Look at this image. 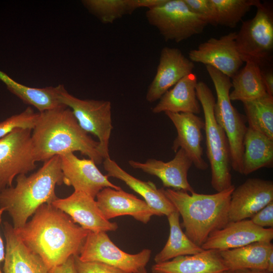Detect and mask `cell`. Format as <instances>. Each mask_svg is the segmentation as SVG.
<instances>
[{"label": "cell", "mask_w": 273, "mask_h": 273, "mask_svg": "<svg viewBox=\"0 0 273 273\" xmlns=\"http://www.w3.org/2000/svg\"><path fill=\"white\" fill-rule=\"evenodd\" d=\"M15 230L26 246L42 259L50 271L70 256L78 255L90 232L77 225L52 204L41 205L30 220Z\"/></svg>", "instance_id": "1"}, {"label": "cell", "mask_w": 273, "mask_h": 273, "mask_svg": "<svg viewBox=\"0 0 273 273\" xmlns=\"http://www.w3.org/2000/svg\"><path fill=\"white\" fill-rule=\"evenodd\" d=\"M38 113L31 133L36 162L79 151L96 165L103 163L104 158L99 142L82 129L69 108L64 106Z\"/></svg>", "instance_id": "2"}, {"label": "cell", "mask_w": 273, "mask_h": 273, "mask_svg": "<svg viewBox=\"0 0 273 273\" xmlns=\"http://www.w3.org/2000/svg\"><path fill=\"white\" fill-rule=\"evenodd\" d=\"M43 162L34 173L18 175L14 187L0 193V208L8 213L16 230L23 226L41 205L51 204L58 198L56 186L63 184L60 156Z\"/></svg>", "instance_id": "3"}, {"label": "cell", "mask_w": 273, "mask_h": 273, "mask_svg": "<svg viewBox=\"0 0 273 273\" xmlns=\"http://www.w3.org/2000/svg\"><path fill=\"white\" fill-rule=\"evenodd\" d=\"M233 185L213 194H199L171 189H163L167 198L183 218L185 233L195 244L201 247L213 232L229 222V210Z\"/></svg>", "instance_id": "4"}, {"label": "cell", "mask_w": 273, "mask_h": 273, "mask_svg": "<svg viewBox=\"0 0 273 273\" xmlns=\"http://www.w3.org/2000/svg\"><path fill=\"white\" fill-rule=\"evenodd\" d=\"M196 95L204 113L206 153L211 171V184L217 192H221L233 185L228 141L215 118V100L211 90L205 82L199 81L196 86Z\"/></svg>", "instance_id": "5"}, {"label": "cell", "mask_w": 273, "mask_h": 273, "mask_svg": "<svg viewBox=\"0 0 273 273\" xmlns=\"http://www.w3.org/2000/svg\"><path fill=\"white\" fill-rule=\"evenodd\" d=\"M206 69L215 89L217 100L214 113L217 123L224 131L229 145L231 167L242 173L244 139L247 128L244 117L232 105L230 93L231 78L215 68L206 65Z\"/></svg>", "instance_id": "6"}, {"label": "cell", "mask_w": 273, "mask_h": 273, "mask_svg": "<svg viewBox=\"0 0 273 273\" xmlns=\"http://www.w3.org/2000/svg\"><path fill=\"white\" fill-rule=\"evenodd\" d=\"M256 7L254 17L242 22L236 44L244 62H252L261 68L272 58L273 10L267 3L261 2Z\"/></svg>", "instance_id": "7"}, {"label": "cell", "mask_w": 273, "mask_h": 273, "mask_svg": "<svg viewBox=\"0 0 273 273\" xmlns=\"http://www.w3.org/2000/svg\"><path fill=\"white\" fill-rule=\"evenodd\" d=\"M146 16L148 23L158 30L165 40L177 43L201 33L208 25L184 0H165L148 9Z\"/></svg>", "instance_id": "8"}, {"label": "cell", "mask_w": 273, "mask_h": 273, "mask_svg": "<svg viewBox=\"0 0 273 273\" xmlns=\"http://www.w3.org/2000/svg\"><path fill=\"white\" fill-rule=\"evenodd\" d=\"M60 100L72 110L82 129L98 138L104 159L110 157L109 145L113 129L111 102L80 99L70 95L65 88L60 95Z\"/></svg>", "instance_id": "9"}, {"label": "cell", "mask_w": 273, "mask_h": 273, "mask_svg": "<svg viewBox=\"0 0 273 273\" xmlns=\"http://www.w3.org/2000/svg\"><path fill=\"white\" fill-rule=\"evenodd\" d=\"M32 129L18 128L0 139V193L12 186L15 177L36 167Z\"/></svg>", "instance_id": "10"}, {"label": "cell", "mask_w": 273, "mask_h": 273, "mask_svg": "<svg viewBox=\"0 0 273 273\" xmlns=\"http://www.w3.org/2000/svg\"><path fill=\"white\" fill-rule=\"evenodd\" d=\"M151 250L145 249L136 254L127 253L111 240L106 232H89L78 256L83 261H98L127 273H135L148 263Z\"/></svg>", "instance_id": "11"}, {"label": "cell", "mask_w": 273, "mask_h": 273, "mask_svg": "<svg viewBox=\"0 0 273 273\" xmlns=\"http://www.w3.org/2000/svg\"><path fill=\"white\" fill-rule=\"evenodd\" d=\"M236 34L233 32L218 38H209L190 51L189 59L213 67L231 79L244 63L237 49Z\"/></svg>", "instance_id": "12"}, {"label": "cell", "mask_w": 273, "mask_h": 273, "mask_svg": "<svg viewBox=\"0 0 273 273\" xmlns=\"http://www.w3.org/2000/svg\"><path fill=\"white\" fill-rule=\"evenodd\" d=\"M60 157L63 184L72 186L74 191L84 192L95 199L104 188L121 189L110 182L108 176L101 172L92 160L78 158L74 153Z\"/></svg>", "instance_id": "13"}, {"label": "cell", "mask_w": 273, "mask_h": 273, "mask_svg": "<svg viewBox=\"0 0 273 273\" xmlns=\"http://www.w3.org/2000/svg\"><path fill=\"white\" fill-rule=\"evenodd\" d=\"M273 228H263L251 219L230 221L211 233L202 245L204 250L222 251L237 248L256 242H271Z\"/></svg>", "instance_id": "14"}, {"label": "cell", "mask_w": 273, "mask_h": 273, "mask_svg": "<svg viewBox=\"0 0 273 273\" xmlns=\"http://www.w3.org/2000/svg\"><path fill=\"white\" fill-rule=\"evenodd\" d=\"M272 201V181L248 178L232 192L229 210V222L251 218Z\"/></svg>", "instance_id": "15"}, {"label": "cell", "mask_w": 273, "mask_h": 273, "mask_svg": "<svg viewBox=\"0 0 273 273\" xmlns=\"http://www.w3.org/2000/svg\"><path fill=\"white\" fill-rule=\"evenodd\" d=\"M52 204L61 210L81 227L92 232L115 231L116 222L103 215L95 199L81 191H74L65 198H58Z\"/></svg>", "instance_id": "16"}, {"label": "cell", "mask_w": 273, "mask_h": 273, "mask_svg": "<svg viewBox=\"0 0 273 273\" xmlns=\"http://www.w3.org/2000/svg\"><path fill=\"white\" fill-rule=\"evenodd\" d=\"M194 63L177 48L164 47L160 53L156 74L146 95V100L154 102L178 81L192 73Z\"/></svg>", "instance_id": "17"}, {"label": "cell", "mask_w": 273, "mask_h": 273, "mask_svg": "<svg viewBox=\"0 0 273 273\" xmlns=\"http://www.w3.org/2000/svg\"><path fill=\"white\" fill-rule=\"evenodd\" d=\"M165 114L172 121L177 131L172 149L176 152L179 149H183L197 169H207L208 165L203 158L201 146L204 121L193 113L166 112Z\"/></svg>", "instance_id": "18"}, {"label": "cell", "mask_w": 273, "mask_h": 273, "mask_svg": "<svg viewBox=\"0 0 273 273\" xmlns=\"http://www.w3.org/2000/svg\"><path fill=\"white\" fill-rule=\"evenodd\" d=\"M96 202L104 217L108 220L123 215H130L144 223L154 215L159 216L144 200L121 189H102L96 197Z\"/></svg>", "instance_id": "19"}, {"label": "cell", "mask_w": 273, "mask_h": 273, "mask_svg": "<svg viewBox=\"0 0 273 273\" xmlns=\"http://www.w3.org/2000/svg\"><path fill=\"white\" fill-rule=\"evenodd\" d=\"M174 157L165 162L155 159H149L145 162L129 160V165L134 169L158 177L164 187L183 190L190 193L195 192L188 180V171L193 162L183 149H179Z\"/></svg>", "instance_id": "20"}, {"label": "cell", "mask_w": 273, "mask_h": 273, "mask_svg": "<svg viewBox=\"0 0 273 273\" xmlns=\"http://www.w3.org/2000/svg\"><path fill=\"white\" fill-rule=\"evenodd\" d=\"M6 240L3 273H51L42 259L23 243L13 225L4 222Z\"/></svg>", "instance_id": "21"}, {"label": "cell", "mask_w": 273, "mask_h": 273, "mask_svg": "<svg viewBox=\"0 0 273 273\" xmlns=\"http://www.w3.org/2000/svg\"><path fill=\"white\" fill-rule=\"evenodd\" d=\"M104 169L108 177H112L123 181L131 189L140 195L144 201L159 216H167L173 212L177 211L176 208L164 194L163 188L158 189L150 181H144L132 176L110 157L105 159L103 162Z\"/></svg>", "instance_id": "22"}, {"label": "cell", "mask_w": 273, "mask_h": 273, "mask_svg": "<svg viewBox=\"0 0 273 273\" xmlns=\"http://www.w3.org/2000/svg\"><path fill=\"white\" fill-rule=\"evenodd\" d=\"M151 269L152 273H222L228 270L219 251L213 249L156 263Z\"/></svg>", "instance_id": "23"}, {"label": "cell", "mask_w": 273, "mask_h": 273, "mask_svg": "<svg viewBox=\"0 0 273 273\" xmlns=\"http://www.w3.org/2000/svg\"><path fill=\"white\" fill-rule=\"evenodd\" d=\"M197 83V76L193 72L185 76L160 98L152 112L200 113L201 106L196 95Z\"/></svg>", "instance_id": "24"}, {"label": "cell", "mask_w": 273, "mask_h": 273, "mask_svg": "<svg viewBox=\"0 0 273 273\" xmlns=\"http://www.w3.org/2000/svg\"><path fill=\"white\" fill-rule=\"evenodd\" d=\"M0 80L8 89L25 104L34 107L41 113L66 106L60 100V95L65 88L63 85L35 88L19 83L0 70Z\"/></svg>", "instance_id": "25"}, {"label": "cell", "mask_w": 273, "mask_h": 273, "mask_svg": "<svg viewBox=\"0 0 273 273\" xmlns=\"http://www.w3.org/2000/svg\"><path fill=\"white\" fill-rule=\"evenodd\" d=\"M273 251L271 242H256L241 247L219 251L228 270H266L268 255Z\"/></svg>", "instance_id": "26"}, {"label": "cell", "mask_w": 273, "mask_h": 273, "mask_svg": "<svg viewBox=\"0 0 273 273\" xmlns=\"http://www.w3.org/2000/svg\"><path fill=\"white\" fill-rule=\"evenodd\" d=\"M273 166V140L247 127L244 139L242 174Z\"/></svg>", "instance_id": "27"}, {"label": "cell", "mask_w": 273, "mask_h": 273, "mask_svg": "<svg viewBox=\"0 0 273 273\" xmlns=\"http://www.w3.org/2000/svg\"><path fill=\"white\" fill-rule=\"evenodd\" d=\"M231 79L233 89L230 93L231 101L244 102L267 94L262 79L261 68L255 63L246 62L245 65Z\"/></svg>", "instance_id": "28"}, {"label": "cell", "mask_w": 273, "mask_h": 273, "mask_svg": "<svg viewBox=\"0 0 273 273\" xmlns=\"http://www.w3.org/2000/svg\"><path fill=\"white\" fill-rule=\"evenodd\" d=\"M177 211L167 217L169 225L168 239L163 248L154 257L155 263L171 260L180 256L193 255L204 250L201 247L192 242L183 231Z\"/></svg>", "instance_id": "29"}, {"label": "cell", "mask_w": 273, "mask_h": 273, "mask_svg": "<svg viewBox=\"0 0 273 273\" xmlns=\"http://www.w3.org/2000/svg\"><path fill=\"white\" fill-rule=\"evenodd\" d=\"M248 127L273 140V96L242 102Z\"/></svg>", "instance_id": "30"}, {"label": "cell", "mask_w": 273, "mask_h": 273, "mask_svg": "<svg viewBox=\"0 0 273 273\" xmlns=\"http://www.w3.org/2000/svg\"><path fill=\"white\" fill-rule=\"evenodd\" d=\"M82 3L104 24L113 23L141 8L140 0H84Z\"/></svg>", "instance_id": "31"}, {"label": "cell", "mask_w": 273, "mask_h": 273, "mask_svg": "<svg viewBox=\"0 0 273 273\" xmlns=\"http://www.w3.org/2000/svg\"><path fill=\"white\" fill-rule=\"evenodd\" d=\"M213 6L216 25L234 28L258 0H211Z\"/></svg>", "instance_id": "32"}, {"label": "cell", "mask_w": 273, "mask_h": 273, "mask_svg": "<svg viewBox=\"0 0 273 273\" xmlns=\"http://www.w3.org/2000/svg\"><path fill=\"white\" fill-rule=\"evenodd\" d=\"M39 113L28 107L20 113L13 115L0 122V139L18 128H33Z\"/></svg>", "instance_id": "33"}, {"label": "cell", "mask_w": 273, "mask_h": 273, "mask_svg": "<svg viewBox=\"0 0 273 273\" xmlns=\"http://www.w3.org/2000/svg\"><path fill=\"white\" fill-rule=\"evenodd\" d=\"M76 273H127L117 268L98 261H83L74 255Z\"/></svg>", "instance_id": "34"}, {"label": "cell", "mask_w": 273, "mask_h": 273, "mask_svg": "<svg viewBox=\"0 0 273 273\" xmlns=\"http://www.w3.org/2000/svg\"><path fill=\"white\" fill-rule=\"evenodd\" d=\"M189 9L208 24L216 26L215 14L211 0H184Z\"/></svg>", "instance_id": "35"}, {"label": "cell", "mask_w": 273, "mask_h": 273, "mask_svg": "<svg viewBox=\"0 0 273 273\" xmlns=\"http://www.w3.org/2000/svg\"><path fill=\"white\" fill-rule=\"evenodd\" d=\"M251 220L260 227L273 228V201L255 213Z\"/></svg>", "instance_id": "36"}, {"label": "cell", "mask_w": 273, "mask_h": 273, "mask_svg": "<svg viewBox=\"0 0 273 273\" xmlns=\"http://www.w3.org/2000/svg\"><path fill=\"white\" fill-rule=\"evenodd\" d=\"M74 256H70L65 262L55 267L51 273H76Z\"/></svg>", "instance_id": "37"}, {"label": "cell", "mask_w": 273, "mask_h": 273, "mask_svg": "<svg viewBox=\"0 0 273 273\" xmlns=\"http://www.w3.org/2000/svg\"><path fill=\"white\" fill-rule=\"evenodd\" d=\"M261 74L267 94L269 96H273V72L272 69H267L265 71L261 69Z\"/></svg>", "instance_id": "38"}, {"label": "cell", "mask_w": 273, "mask_h": 273, "mask_svg": "<svg viewBox=\"0 0 273 273\" xmlns=\"http://www.w3.org/2000/svg\"><path fill=\"white\" fill-rule=\"evenodd\" d=\"M4 212H5L4 209L3 208H0V223L1 222V221H2V215ZM5 250L4 242L0 235V273H3L1 268V264L5 260Z\"/></svg>", "instance_id": "39"}, {"label": "cell", "mask_w": 273, "mask_h": 273, "mask_svg": "<svg viewBox=\"0 0 273 273\" xmlns=\"http://www.w3.org/2000/svg\"><path fill=\"white\" fill-rule=\"evenodd\" d=\"M265 270L269 272H273V251L271 252L268 255Z\"/></svg>", "instance_id": "40"}, {"label": "cell", "mask_w": 273, "mask_h": 273, "mask_svg": "<svg viewBox=\"0 0 273 273\" xmlns=\"http://www.w3.org/2000/svg\"><path fill=\"white\" fill-rule=\"evenodd\" d=\"M234 273H273L267 271L265 270L260 269H241L233 271Z\"/></svg>", "instance_id": "41"}, {"label": "cell", "mask_w": 273, "mask_h": 273, "mask_svg": "<svg viewBox=\"0 0 273 273\" xmlns=\"http://www.w3.org/2000/svg\"><path fill=\"white\" fill-rule=\"evenodd\" d=\"M135 273H148L145 267H143Z\"/></svg>", "instance_id": "42"}, {"label": "cell", "mask_w": 273, "mask_h": 273, "mask_svg": "<svg viewBox=\"0 0 273 273\" xmlns=\"http://www.w3.org/2000/svg\"><path fill=\"white\" fill-rule=\"evenodd\" d=\"M222 273H234L233 271H230V270H227V271H225Z\"/></svg>", "instance_id": "43"}]
</instances>
